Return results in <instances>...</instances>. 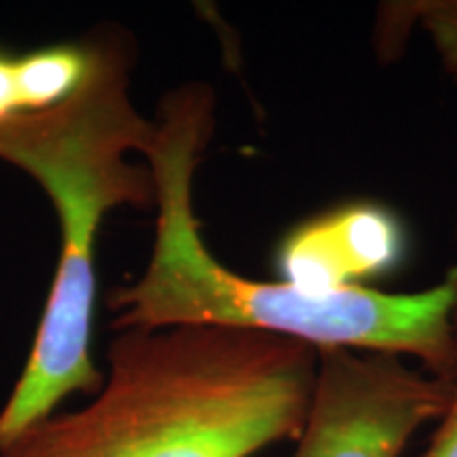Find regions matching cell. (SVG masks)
I'll return each instance as SVG.
<instances>
[{"label": "cell", "instance_id": "cell-1", "mask_svg": "<svg viewBox=\"0 0 457 457\" xmlns=\"http://www.w3.org/2000/svg\"><path fill=\"white\" fill-rule=\"evenodd\" d=\"M106 362L96 396L0 457H259L296 441L318 373L305 343L233 327L121 330Z\"/></svg>", "mask_w": 457, "mask_h": 457}, {"label": "cell", "instance_id": "cell-2", "mask_svg": "<svg viewBox=\"0 0 457 457\" xmlns=\"http://www.w3.org/2000/svg\"><path fill=\"white\" fill-rule=\"evenodd\" d=\"M98 60L72 98L0 123V162L37 180L60 222V256L24 369L0 409V449L57 413L72 394L96 396L104 373L91 353L96 245L117 208H155V179L131 153L155 138L131 98L136 41L123 26H96Z\"/></svg>", "mask_w": 457, "mask_h": 457}, {"label": "cell", "instance_id": "cell-3", "mask_svg": "<svg viewBox=\"0 0 457 457\" xmlns=\"http://www.w3.org/2000/svg\"><path fill=\"white\" fill-rule=\"evenodd\" d=\"M197 168L180 151L153 165L155 239L138 279L106 296L114 333L168 327L262 330L316 352L400 356L453 384L457 262L443 282L417 293L350 288L310 295L279 279L245 278L216 259L202 236L193 208Z\"/></svg>", "mask_w": 457, "mask_h": 457}, {"label": "cell", "instance_id": "cell-4", "mask_svg": "<svg viewBox=\"0 0 457 457\" xmlns=\"http://www.w3.org/2000/svg\"><path fill=\"white\" fill-rule=\"evenodd\" d=\"M453 384L400 356L318 352L305 424L288 457H400L447 409Z\"/></svg>", "mask_w": 457, "mask_h": 457}, {"label": "cell", "instance_id": "cell-5", "mask_svg": "<svg viewBox=\"0 0 457 457\" xmlns=\"http://www.w3.org/2000/svg\"><path fill=\"white\" fill-rule=\"evenodd\" d=\"M403 216L375 199H352L307 216L278 242L273 262L279 282L320 295L373 288L409 254Z\"/></svg>", "mask_w": 457, "mask_h": 457}, {"label": "cell", "instance_id": "cell-6", "mask_svg": "<svg viewBox=\"0 0 457 457\" xmlns=\"http://www.w3.org/2000/svg\"><path fill=\"white\" fill-rule=\"evenodd\" d=\"M413 28L430 38L443 71L457 79V0H400L384 4L377 24V47L392 57Z\"/></svg>", "mask_w": 457, "mask_h": 457}, {"label": "cell", "instance_id": "cell-7", "mask_svg": "<svg viewBox=\"0 0 457 457\" xmlns=\"http://www.w3.org/2000/svg\"><path fill=\"white\" fill-rule=\"evenodd\" d=\"M451 330H453V353H455V377H453V392L445 409L438 428L434 430L430 445L421 453V457H457V303L451 316Z\"/></svg>", "mask_w": 457, "mask_h": 457}]
</instances>
